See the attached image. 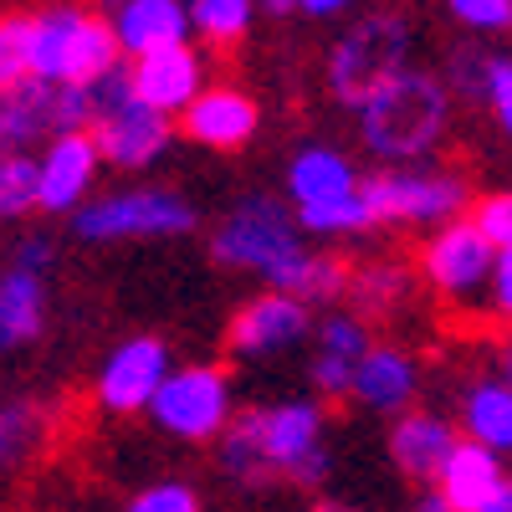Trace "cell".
I'll return each mask as SVG.
<instances>
[{
	"label": "cell",
	"instance_id": "obj_39",
	"mask_svg": "<svg viewBox=\"0 0 512 512\" xmlns=\"http://www.w3.org/2000/svg\"><path fill=\"white\" fill-rule=\"evenodd\" d=\"M482 512H512V477H507V482L492 492V502H487Z\"/></svg>",
	"mask_w": 512,
	"mask_h": 512
},
{
	"label": "cell",
	"instance_id": "obj_31",
	"mask_svg": "<svg viewBox=\"0 0 512 512\" xmlns=\"http://www.w3.org/2000/svg\"><path fill=\"white\" fill-rule=\"evenodd\" d=\"M123 512H205V497H200L190 482L164 477V482H149V487H139L134 497L123 502Z\"/></svg>",
	"mask_w": 512,
	"mask_h": 512
},
{
	"label": "cell",
	"instance_id": "obj_9",
	"mask_svg": "<svg viewBox=\"0 0 512 512\" xmlns=\"http://www.w3.org/2000/svg\"><path fill=\"white\" fill-rule=\"evenodd\" d=\"M93 98H98V108H93L88 134H93L103 164L134 175V169H149V164H159L169 154V144H175V118L144 108L134 93H128L123 72L103 77L93 88Z\"/></svg>",
	"mask_w": 512,
	"mask_h": 512
},
{
	"label": "cell",
	"instance_id": "obj_33",
	"mask_svg": "<svg viewBox=\"0 0 512 512\" xmlns=\"http://www.w3.org/2000/svg\"><path fill=\"white\" fill-rule=\"evenodd\" d=\"M26 77V11H11L0 16V93L21 88Z\"/></svg>",
	"mask_w": 512,
	"mask_h": 512
},
{
	"label": "cell",
	"instance_id": "obj_29",
	"mask_svg": "<svg viewBox=\"0 0 512 512\" xmlns=\"http://www.w3.org/2000/svg\"><path fill=\"white\" fill-rule=\"evenodd\" d=\"M36 210V154H0V221H26Z\"/></svg>",
	"mask_w": 512,
	"mask_h": 512
},
{
	"label": "cell",
	"instance_id": "obj_30",
	"mask_svg": "<svg viewBox=\"0 0 512 512\" xmlns=\"http://www.w3.org/2000/svg\"><path fill=\"white\" fill-rule=\"evenodd\" d=\"M477 103H487V113L497 118V128L512 139V57L507 52H482Z\"/></svg>",
	"mask_w": 512,
	"mask_h": 512
},
{
	"label": "cell",
	"instance_id": "obj_6",
	"mask_svg": "<svg viewBox=\"0 0 512 512\" xmlns=\"http://www.w3.org/2000/svg\"><path fill=\"white\" fill-rule=\"evenodd\" d=\"M415 57V31L400 11H369L359 16L354 26L338 31V41L328 47V67H323V82H328V98L338 108H359L384 77H395Z\"/></svg>",
	"mask_w": 512,
	"mask_h": 512
},
{
	"label": "cell",
	"instance_id": "obj_11",
	"mask_svg": "<svg viewBox=\"0 0 512 512\" xmlns=\"http://www.w3.org/2000/svg\"><path fill=\"white\" fill-rule=\"evenodd\" d=\"M175 369V349L154 333H128L103 354L93 374V405L103 415H144L159 384Z\"/></svg>",
	"mask_w": 512,
	"mask_h": 512
},
{
	"label": "cell",
	"instance_id": "obj_21",
	"mask_svg": "<svg viewBox=\"0 0 512 512\" xmlns=\"http://www.w3.org/2000/svg\"><path fill=\"white\" fill-rule=\"evenodd\" d=\"M456 441L461 436H456V425L446 415H436V410H405L390 425V461L400 466V477L431 487Z\"/></svg>",
	"mask_w": 512,
	"mask_h": 512
},
{
	"label": "cell",
	"instance_id": "obj_41",
	"mask_svg": "<svg viewBox=\"0 0 512 512\" xmlns=\"http://www.w3.org/2000/svg\"><path fill=\"white\" fill-rule=\"evenodd\" d=\"M410 512H451V507H446L436 492H425V497H415V507H410Z\"/></svg>",
	"mask_w": 512,
	"mask_h": 512
},
{
	"label": "cell",
	"instance_id": "obj_5",
	"mask_svg": "<svg viewBox=\"0 0 512 512\" xmlns=\"http://www.w3.org/2000/svg\"><path fill=\"white\" fill-rule=\"evenodd\" d=\"M200 226V210L175 185H128L93 195L72 216L82 246H123V241H185Z\"/></svg>",
	"mask_w": 512,
	"mask_h": 512
},
{
	"label": "cell",
	"instance_id": "obj_37",
	"mask_svg": "<svg viewBox=\"0 0 512 512\" xmlns=\"http://www.w3.org/2000/svg\"><path fill=\"white\" fill-rule=\"evenodd\" d=\"M354 6V0H297V11L313 16V21H333V16H344Z\"/></svg>",
	"mask_w": 512,
	"mask_h": 512
},
{
	"label": "cell",
	"instance_id": "obj_14",
	"mask_svg": "<svg viewBox=\"0 0 512 512\" xmlns=\"http://www.w3.org/2000/svg\"><path fill=\"white\" fill-rule=\"evenodd\" d=\"M98 175H103V154L88 128L47 139L36 154V210L41 216H77L93 200Z\"/></svg>",
	"mask_w": 512,
	"mask_h": 512
},
{
	"label": "cell",
	"instance_id": "obj_8",
	"mask_svg": "<svg viewBox=\"0 0 512 512\" xmlns=\"http://www.w3.org/2000/svg\"><path fill=\"white\" fill-rule=\"evenodd\" d=\"M359 195L369 205L374 226H451L472 205V185L456 169L431 164H400L359 180Z\"/></svg>",
	"mask_w": 512,
	"mask_h": 512
},
{
	"label": "cell",
	"instance_id": "obj_4",
	"mask_svg": "<svg viewBox=\"0 0 512 512\" xmlns=\"http://www.w3.org/2000/svg\"><path fill=\"white\" fill-rule=\"evenodd\" d=\"M26 72L52 88H98L123 72V52L108 31V16L77 0L26 11Z\"/></svg>",
	"mask_w": 512,
	"mask_h": 512
},
{
	"label": "cell",
	"instance_id": "obj_32",
	"mask_svg": "<svg viewBox=\"0 0 512 512\" xmlns=\"http://www.w3.org/2000/svg\"><path fill=\"white\" fill-rule=\"evenodd\" d=\"M446 16L472 36H502L512 31V0H446Z\"/></svg>",
	"mask_w": 512,
	"mask_h": 512
},
{
	"label": "cell",
	"instance_id": "obj_42",
	"mask_svg": "<svg viewBox=\"0 0 512 512\" xmlns=\"http://www.w3.org/2000/svg\"><path fill=\"white\" fill-rule=\"evenodd\" d=\"M502 379H507V384H512V333H507V338H502Z\"/></svg>",
	"mask_w": 512,
	"mask_h": 512
},
{
	"label": "cell",
	"instance_id": "obj_27",
	"mask_svg": "<svg viewBox=\"0 0 512 512\" xmlns=\"http://www.w3.org/2000/svg\"><path fill=\"white\" fill-rule=\"evenodd\" d=\"M190 36H205V47H241L256 21V0H185Z\"/></svg>",
	"mask_w": 512,
	"mask_h": 512
},
{
	"label": "cell",
	"instance_id": "obj_34",
	"mask_svg": "<svg viewBox=\"0 0 512 512\" xmlns=\"http://www.w3.org/2000/svg\"><path fill=\"white\" fill-rule=\"evenodd\" d=\"M466 221L482 231V241H487L492 251L512 246V190H492V195H482V200L472 205V216H466Z\"/></svg>",
	"mask_w": 512,
	"mask_h": 512
},
{
	"label": "cell",
	"instance_id": "obj_23",
	"mask_svg": "<svg viewBox=\"0 0 512 512\" xmlns=\"http://www.w3.org/2000/svg\"><path fill=\"white\" fill-rule=\"evenodd\" d=\"M461 441L487 446L492 456L512 451V384L502 374H482L461 390Z\"/></svg>",
	"mask_w": 512,
	"mask_h": 512
},
{
	"label": "cell",
	"instance_id": "obj_12",
	"mask_svg": "<svg viewBox=\"0 0 512 512\" xmlns=\"http://www.w3.org/2000/svg\"><path fill=\"white\" fill-rule=\"evenodd\" d=\"M313 338V308L297 303L287 292H256L231 313V328H226V354L241 359V364H267V359H282L292 349H303Z\"/></svg>",
	"mask_w": 512,
	"mask_h": 512
},
{
	"label": "cell",
	"instance_id": "obj_3",
	"mask_svg": "<svg viewBox=\"0 0 512 512\" xmlns=\"http://www.w3.org/2000/svg\"><path fill=\"white\" fill-rule=\"evenodd\" d=\"M359 123V144L384 159L390 169L431 159L446 134H451V93L436 72L405 67L395 77H384L379 88L354 108Z\"/></svg>",
	"mask_w": 512,
	"mask_h": 512
},
{
	"label": "cell",
	"instance_id": "obj_43",
	"mask_svg": "<svg viewBox=\"0 0 512 512\" xmlns=\"http://www.w3.org/2000/svg\"><path fill=\"white\" fill-rule=\"evenodd\" d=\"M108 6H113V0H108Z\"/></svg>",
	"mask_w": 512,
	"mask_h": 512
},
{
	"label": "cell",
	"instance_id": "obj_28",
	"mask_svg": "<svg viewBox=\"0 0 512 512\" xmlns=\"http://www.w3.org/2000/svg\"><path fill=\"white\" fill-rule=\"evenodd\" d=\"M41 436H47V420H41L36 405H26V400L0 405V477L16 472V466L41 446Z\"/></svg>",
	"mask_w": 512,
	"mask_h": 512
},
{
	"label": "cell",
	"instance_id": "obj_16",
	"mask_svg": "<svg viewBox=\"0 0 512 512\" xmlns=\"http://www.w3.org/2000/svg\"><path fill=\"white\" fill-rule=\"evenodd\" d=\"M180 128L195 149H216V154H236L256 139L262 128V103L246 88H226V82H205V93L180 113Z\"/></svg>",
	"mask_w": 512,
	"mask_h": 512
},
{
	"label": "cell",
	"instance_id": "obj_1",
	"mask_svg": "<svg viewBox=\"0 0 512 512\" xmlns=\"http://www.w3.org/2000/svg\"><path fill=\"white\" fill-rule=\"evenodd\" d=\"M210 256L231 272L262 277L272 292H287L308 308L338 303L349 287V267L333 251L308 246L282 195H241L210 231Z\"/></svg>",
	"mask_w": 512,
	"mask_h": 512
},
{
	"label": "cell",
	"instance_id": "obj_13",
	"mask_svg": "<svg viewBox=\"0 0 512 512\" xmlns=\"http://www.w3.org/2000/svg\"><path fill=\"white\" fill-rule=\"evenodd\" d=\"M492 246L482 241V231L472 221H451L436 226L420 246V282L431 287L441 303H482L487 297V277H492Z\"/></svg>",
	"mask_w": 512,
	"mask_h": 512
},
{
	"label": "cell",
	"instance_id": "obj_15",
	"mask_svg": "<svg viewBox=\"0 0 512 512\" xmlns=\"http://www.w3.org/2000/svg\"><path fill=\"white\" fill-rule=\"evenodd\" d=\"M123 82L144 108L164 113V118H180L200 93H205V57L190 47H164V52H149V57H134L123 67Z\"/></svg>",
	"mask_w": 512,
	"mask_h": 512
},
{
	"label": "cell",
	"instance_id": "obj_19",
	"mask_svg": "<svg viewBox=\"0 0 512 512\" xmlns=\"http://www.w3.org/2000/svg\"><path fill=\"white\" fill-rule=\"evenodd\" d=\"M108 31H113L118 52L128 62L164 52V47H185L190 41V6L185 0H113Z\"/></svg>",
	"mask_w": 512,
	"mask_h": 512
},
{
	"label": "cell",
	"instance_id": "obj_40",
	"mask_svg": "<svg viewBox=\"0 0 512 512\" xmlns=\"http://www.w3.org/2000/svg\"><path fill=\"white\" fill-rule=\"evenodd\" d=\"M256 11H262V16H292L297 0H256Z\"/></svg>",
	"mask_w": 512,
	"mask_h": 512
},
{
	"label": "cell",
	"instance_id": "obj_36",
	"mask_svg": "<svg viewBox=\"0 0 512 512\" xmlns=\"http://www.w3.org/2000/svg\"><path fill=\"white\" fill-rule=\"evenodd\" d=\"M52 262H57V246H52V236H47V231L21 236V241H16V251H11V267H16V272H36V277H47V272H52Z\"/></svg>",
	"mask_w": 512,
	"mask_h": 512
},
{
	"label": "cell",
	"instance_id": "obj_22",
	"mask_svg": "<svg viewBox=\"0 0 512 512\" xmlns=\"http://www.w3.org/2000/svg\"><path fill=\"white\" fill-rule=\"evenodd\" d=\"M502 482H507L502 456H492L487 446H472V441H456L451 456L441 461L431 492H436L451 512H482Z\"/></svg>",
	"mask_w": 512,
	"mask_h": 512
},
{
	"label": "cell",
	"instance_id": "obj_24",
	"mask_svg": "<svg viewBox=\"0 0 512 512\" xmlns=\"http://www.w3.org/2000/svg\"><path fill=\"white\" fill-rule=\"evenodd\" d=\"M47 308H52L47 277L16 272V267L0 272V354H16V349L36 344L47 333Z\"/></svg>",
	"mask_w": 512,
	"mask_h": 512
},
{
	"label": "cell",
	"instance_id": "obj_17",
	"mask_svg": "<svg viewBox=\"0 0 512 512\" xmlns=\"http://www.w3.org/2000/svg\"><path fill=\"white\" fill-rule=\"evenodd\" d=\"M369 323L354 313H323L313 323V354H308V379L313 400H349V384L359 359L369 354Z\"/></svg>",
	"mask_w": 512,
	"mask_h": 512
},
{
	"label": "cell",
	"instance_id": "obj_25",
	"mask_svg": "<svg viewBox=\"0 0 512 512\" xmlns=\"http://www.w3.org/2000/svg\"><path fill=\"white\" fill-rule=\"evenodd\" d=\"M410 292H415V277H410V267H400V262H364V267H349V287H344V297H349V313L354 318H395L405 303H410Z\"/></svg>",
	"mask_w": 512,
	"mask_h": 512
},
{
	"label": "cell",
	"instance_id": "obj_2",
	"mask_svg": "<svg viewBox=\"0 0 512 512\" xmlns=\"http://www.w3.org/2000/svg\"><path fill=\"white\" fill-rule=\"evenodd\" d=\"M216 461H221L226 482H236L246 492L323 487L333 477L328 405L313 395H292V400L236 410L226 436L216 441Z\"/></svg>",
	"mask_w": 512,
	"mask_h": 512
},
{
	"label": "cell",
	"instance_id": "obj_20",
	"mask_svg": "<svg viewBox=\"0 0 512 512\" xmlns=\"http://www.w3.org/2000/svg\"><path fill=\"white\" fill-rule=\"evenodd\" d=\"M282 200L297 210V205H318V200H333V195H349L359 190V169L354 159L328 144V139H308L297 144V154L287 159V175H282Z\"/></svg>",
	"mask_w": 512,
	"mask_h": 512
},
{
	"label": "cell",
	"instance_id": "obj_26",
	"mask_svg": "<svg viewBox=\"0 0 512 512\" xmlns=\"http://www.w3.org/2000/svg\"><path fill=\"white\" fill-rule=\"evenodd\" d=\"M292 216H297V231L313 236V241H359V236L379 231L359 190L333 195V200H318V205H297Z\"/></svg>",
	"mask_w": 512,
	"mask_h": 512
},
{
	"label": "cell",
	"instance_id": "obj_38",
	"mask_svg": "<svg viewBox=\"0 0 512 512\" xmlns=\"http://www.w3.org/2000/svg\"><path fill=\"white\" fill-rule=\"evenodd\" d=\"M308 512H364L359 502H344V497H318Z\"/></svg>",
	"mask_w": 512,
	"mask_h": 512
},
{
	"label": "cell",
	"instance_id": "obj_35",
	"mask_svg": "<svg viewBox=\"0 0 512 512\" xmlns=\"http://www.w3.org/2000/svg\"><path fill=\"white\" fill-rule=\"evenodd\" d=\"M487 313L492 318H502V323H512V246H502L497 256H492V277H487Z\"/></svg>",
	"mask_w": 512,
	"mask_h": 512
},
{
	"label": "cell",
	"instance_id": "obj_10",
	"mask_svg": "<svg viewBox=\"0 0 512 512\" xmlns=\"http://www.w3.org/2000/svg\"><path fill=\"white\" fill-rule=\"evenodd\" d=\"M93 108V88H52V82L26 77L21 88L0 93V154H31V144L77 134L93 123Z\"/></svg>",
	"mask_w": 512,
	"mask_h": 512
},
{
	"label": "cell",
	"instance_id": "obj_7",
	"mask_svg": "<svg viewBox=\"0 0 512 512\" xmlns=\"http://www.w3.org/2000/svg\"><path fill=\"white\" fill-rule=\"evenodd\" d=\"M144 415L180 446H216L236 420V384L221 364H175Z\"/></svg>",
	"mask_w": 512,
	"mask_h": 512
},
{
	"label": "cell",
	"instance_id": "obj_18",
	"mask_svg": "<svg viewBox=\"0 0 512 512\" xmlns=\"http://www.w3.org/2000/svg\"><path fill=\"white\" fill-rule=\"evenodd\" d=\"M415 395H420V359L405 344H369V354L354 369L349 400L369 415L395 420V415L415 410Z\"/></svg>",
	"mask_w": 512,
	"mask_h": 512
}]
</instances>
